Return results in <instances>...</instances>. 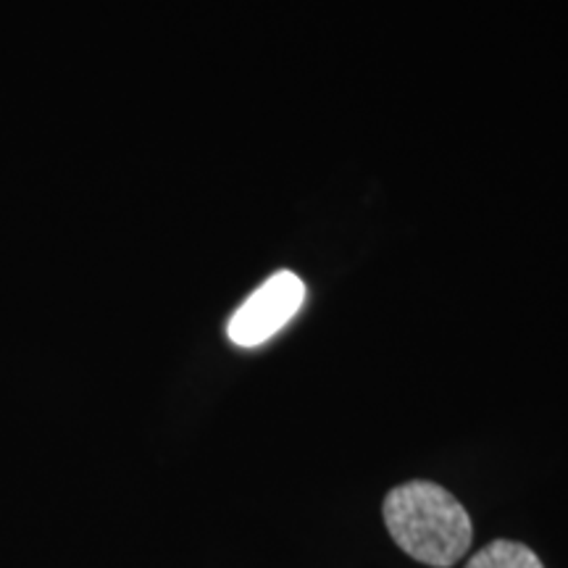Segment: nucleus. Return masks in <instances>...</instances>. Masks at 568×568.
Returning a JSON list of instances; mask_svg holds the SVG:
<instances>
[{
	"label": "nucleus",
	"instance_id": "f257e3e1",
	"mask_svg": "<svg viewBox=\"0 0 568 568\" xmlns=\"http://www.w3.org/2000/svg\"><path fill=\"white\" fill-rule=\"evenodd\" d=\"M385 524L397 548L432 568H450L468 552L474 529L466 508L435 481H406L385 497Z\"/></svg>",
	"mask_w": 568,
	"mask_h": 568
},
{
	"label": "nucleus",
	"instance_id": "f03ea898",
	"mask_svg": "<svg viewBox=\"0 0 568 568\" xmlns=\"http://www.w3.org/2000/svg\"><path fill=\"white\" fill-rule=\"evenodd\" d=\"M305 301V284L293 272H276L234 311L226 335L240 347H258L293 318Z\"/></svg>",
	"mask_w": 568,
	"mask_h": 568
},
{
	"label": "nucleus",
	"instance_id": "7ed1b4c3",
	"mask_svg": "<svg viewBox=\"0 0 568 568\" xmlns=\"http://www.w3.org/2000/svg\"><path fill=\"white\" fill-rule=\"evenodd\" d=\"M466 568H545L537 552H531L527 545L510 542V539H495L487 548H481L477 556L468 560Z\"/></svg>",
	"mask_w": 568,
	"mask_h": 568
}]
</instances>
